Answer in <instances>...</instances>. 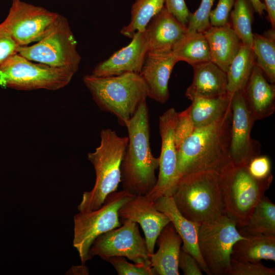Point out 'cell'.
Instances as JSON below:
<instances>
[{"mask_svg": "<svg viewBox=\"0 0 275 275\" xmlns=\"http://www.w3.org/2000/svg\"><path fill=\"white\" fill-rule=\"evenodd\" d=\"M231 110L230 159L235 166L247 165L253 157L260 155L261 144L251 136L255 121L246 105L242 91L232 95Z\"/></svg>", "mask_w": 275, "mask_h": 275, "instance_id": "cell-14", "label": "cell"}, {"mask_svg": "<svg viewBox=\"0 0 275 275\" xmlns=\"http://www.w3.org/2000/svg\"><path fill=\"white\" fill-rule=\"evenodd\" d=\"M125 127L128 143L121 164L123 190L133 196H147L156 183L155 171L159 168V157L151 152L146 101L139 106Z\"/></svg>", "mask_w": 275, "mask_h": 275, "instance_id": "cell-2", "label": "cell"}, {"mask_svg": "<svg viewBox=\"0 0 275 275\" xmlns=\"http://www.w3.org/2000/svg\"><path fill=\"white\" fill-rule=\"evenodd\" d=\"M178 62L172 51L147 52L140 75L148 88V97L161 103L168 100L169 81Z\"/></svg>", "mask_w": 275, "mask_h": 275, "instance_id": "cell-17", "label": "cell"}, {"mask_svg": "<svg viewBox=\"0 0 275 275\" xmlns=\"http://www.w3.org/2000/svg\"><path fill=\"white\" fill-rule=\"evenodd\" d=\"M230 108L212 123L196 128L177 150V182L183 176L200 172L221 174L232 163Z\"/></svg>", "mask_w": 275, "mask_h": 275, "instance_id": "cell-1", "label": "cell"}, {"mask_svg": "<svg viewBox=\"0 0 275 275\" xmlns=\"http://www.w3.org/2000/svg\"><path fill=\"white\" fill-rule=\"evenodd\" d=\"M273 268L265 266L259 262L239 261L231 259L228 275H274Z\"/></svg>", "mask_w": 275, "mask_h": 275, "instance_id": "cell-34", "label": "cell"}, {"mask_svg": "<svg viewBox=\"0 0 275 275\" xmlns=\"http://www.w3.org/2000/svg\"><path fill=\"white\" fill-rule=\"evenodd\" d=\"M252 48L255 64L262 71L271 84L275 82V34L271 29L265 34H253Z\"/></svg>", "mask_w": 275, "mask_h": 275, "instance_id": "cell-29", "label": "cell"}, {"mask_svg": "<svg viewBox=\"0 0 275 275\" xmlns=\"http://www.w3.org/2000/svg\"><path fill=\"white\" fill-rule=\"evenodd\" d=\"M156 242L158 250L150 255L156 275H179L178 260L182 240L170 222L161 231Z\"/></svg>", "mask_w": 275, "mask_h": 275, "instance_id": "cell-23", "label": "cell"}, {"mask_svg": "<svg viewBox=\"0 0 275 275\" xmlns=\"http://www.w3.org/2000/svg\"><path fill=\"white\" fill-rule=\"evenodd\" d=\"M19 47L0 23V65L10 57L18 53Z\"/></svg>", "mask_w": 275, "mask_h": 275, "instance_id": "cell-38", "label": "cell"}, {"mask_svg": "<svg viewBox=\"0 0 275 275\" xmlns=\"http://www.w3.org/2000/svg\"><path fill=\"white\" fill-rule=\"evenodd\" d=\"M244 238L236 222L226 214L199 225L198 246L210 275L228 274L233 248Z\"/></svg>", "mask_w": 275, "mask_h": 275, "instance_id": "cell-10", "label": "cell"}, {"mask_svg": "<svg viewBox=\"0 0 275 275\" xmlns=\"http://www.w3.org/2000/svg\"><path fill=\"white\" fill-rule=\"evenodd\" d=\"M59 14L20 0L13 1L8 15L1 22L19 46L40 40Z\"/></svg>", "mask_w": 275, "mask_h": 275, "instance_id": "cell-12", "label": "cell"}, {"mask_svg": "<svg viewBox=\"0 0 275 275\" xmlns=\"http://www.w3.org/2000/svg\"><path fill=\"white\" fill-rule=\"evenodd\" d=\"M232 96L228 93L212 98H197L189 106L196 128L207 126L222 117L231 107Z\"/></svg>", "mask_w": 275, "mask_h": 275, "instance_id": "cell-25", "label": "cell"}, {"mask_svg": "<svg viewBox=\"0 0 275 275\" xmlns=\"http://www.w3.org/2000/svg\"><path fill=\"white\" fill-rule=\"evenodd\" d=\"M195 129L190 116L189 107L180 113H178L174 131V140L177 150Z\"/></svg>", "mask_w": 275, "mask_h": 275, "instance_id": "cell-35", "label": "cell"}, {"mask_svg": "<svg viewBox=\"0 0 275 275\" xmlns=\"http://www.w3.org/2000/svg\"><path fill=\"white\" fill-rule=\"evenodd\" d=\"M221 177L226 214L236 222L238 227L245 222L265 196L273 177L258 180L249 173L246 165L235 166L232 163Z\"/></svg>", "mask_w": 275, "mask_h": 275, "instance_id": "cell-7", "label": "cell"}, {"mask_svg": "<svg viewBox=\"0 0 275 275\" xmlns=\"http://www.w3.org/2000/svg\"><path fill=\"white\" fill-rule=\"evenodd\" d=\"M266 11L267 12L268 20L270 22L272 29L275 28V0H264Z\"/></svg>", "mask_w": 275, "mask_h": 275, "instance_id": "cell-41", "label": "cell"}, {"mask_svg": "<svg viewBox=\"0 0 275 275\" xmlns=\"http://www.w3.org/2000/svg\"><path fill=\"white\" fill-rule=\"evenodd\" d=\"M105 261L113 266L119 275H156L150 264L131 263L123 257H111Z\"/></svg>", "mask_w": 275, "mask_h": 275, "instance_id": "cell-33", "label": "cell"}, {"mask_svg": "<svg viewBox=\"0 0 275 275\" xmlns=\"http://www.w3.org/2000/svg\"><path fill=\"white\" fill-rule=\"evenodd\" d=\"M255 12L250 0H235L230 14L233 30L242 44L252 47V23Z\"/></svg>", "mask_w": 275, "mask_h": 275, "instance_id": "cell-31", "label": "cell"}, {"mask_svg": "<svg viewBox=\"0 0 275 275\" xmlns=\"http://www.w3.org/2000/svg\"><path fill=\"white\" fill-rule=\"evenodd\" d=\"M134 196L124 190L115 191L106 197L98 209L74 215L73 244L82 264L91 259L89 251L95 240L121 225L119 211Z\"/></svg>", "mask_w": 275, "mask_h": 275, "instance_id": "cell-9", "label": "cell"}, {"mask_svg": "<svg viewBox=\"0 0 275 275\" xmlns=\"http://www.w3.org/2000/svg\"><path fill=\"white\" fill-rule=\"evenodd\" d=\"M242 93L255 121L269 117L274 112L275 86L267 81L256 64Z\"/></svg>", "mask_w": 275, "mask_h": 275, "instance_id": "cell-20", "label": "cell"}, {"mask_svg": "<svg viewBox=\"0 0 275 275\" xmlns=\"http://www.w3.org/2000/svg\"><path fill=\"white\" fill-rule=\"evenodd\" d=\"M72 270V272L74 274H89L88 268L84 265L82 264L80 266H74L73 268L70 269Z\"/></svg>", "mask_w": 275, "mask_h": 275, "instance_id": "cell-43", "label": "cell"}, {"mask_svg": "<svg viewBox=\"0 0 275 275\" xmlns=\"http://www.w3.org/2000/svg\"><path fill=\"white\" fill-rule=\"evenodd\" d=\"M178 266L185 275H202V270L195 258L181 248Z\"/></svg>", "mask_w": 275, "mask_h": 275, "instance_id": "cell-39", "label": "cell"}, {"mask_svg": "<svg viewBox=\"0 0 275 275\" xmlns=\"http://www.w3.org/2000/svg\"><path fill=\"white\" fill-rule=\"evenodd\" d=\"M237 228L242 235L275 236V205L264 196L245 222Z\"/></svg>", "mask_w": 275, "mask_h": 275, "instance_id": "cell-27", "label": "cell"}, {"mask_svg": "<svg viewBox=\"0 0 275 275\" xmlns=\"http://www.w3.org/2000/svg\"><path fill=\"white\" fill-rule=\"evenodd\" d=\"M128 143V136H120L109 128L100 132V143L88 159L93 164L96 179L93 188L84 193L77 206L79 212L100 208L106 197L117 191L121 180V164Z\"/></svg>", "mask_w": 275, "mask_h": 275, "instance_id": "cell-5", "label": "cell"}, {"mask_svg": "<svg viewBox=\"0 0 275 275\" xmlns=\"http://www.w3.org/2000/svg\"><path fill=\"white\" fill-rule=\"evenodd\" d=\"M254 7L255 12L258 14L259 15L262 16L264 11H266V7L264 3H262L261 0H250Z\"/></svg>", "mask_w": 275, "mask_h": 275, "instance_id": "cell-42", "label": "cell"}, {"mask_svg": "<svg viewBox=\"0 0 275 275\" xmlns=\"http://www.w3.org/2000/svg\"><path fill=\"white\" fill-rule=\"evenodd\" d=\"M177 114L175 108H170L159 118V130L161 140L159 157V172L155 186L146 196L153 202L162 196H171L177 183V150L174 140Z\"/></svg>", "mask_w": 275, "mask_h": 275, "instance_id": "cell-13", "label": "cell"}, {"mask_svg": "<svg viewBox=\"0 0 275 275\" xmlns=\"http://www.w3.org/2000/svg\"><path fill=\"white\" fill-rule=\"evenodd\" d=\"M215 0H201L199 8L190 13L187 30L188 32H203L211 26L210 13Z\"/></svg>", "mask_w": 275, "mask_h": 275, "instance_id": "cell-32", "label": "cell"}, {"mask_svg": "<svg viewBox=\"0 0 275 275\" xmlns=\"http://www.w3.org/2000/svg\"><path fill=\"white\" fill-rule=\"evenodd\" d=\"M13 1H17V0H12Z\"/></svg>", "mask_w": 275, "mask_h": 275, "instance_id": "cell-44", "label": "cell"}, {"mask_svg": "<svg viewBox=\"0 0 275 275\" xmlns=\"http://www.w3.org/2000/svg\"><path fill=\"white\" fill-rule=\"evenodd\" d=\"M85 85L100 109L108 112L125 126L139 106L148 97V88L140 74L84 76Z\"/></svg>", "mask_w": 275, "mask_h": 275, "instance_id": "cell-4", "label": "cell"}, {"mask_svg": "<svg viewBox=\"0 0 275 275\" xmlns=\"http://www.w3.org/2000/svg\"><path fill=\"white\" fill-rule=\"evenodd\" d=\"M208 44L210 61L225 72L243 44L229 22L211 26L203 32Z\"/></svg>", "mask_w": 275, "mask_h": 275, "instance_id": "cell-22", "label": "cell"}, {"mask_svg": "<svg viewBox=\"0 0 275 275\" xmlns=\"http://www.w3.org/2000/svg\"><path fill=\"white\" fill-rule=\"evenodd\" d=\"M122 225L98 236L91 245L92 259L98 256L105 260L114 256L127 258L137 264H150L145 240L141 236L139 224L129 219Z\"/></svg>", "mask_w": 275, "mask_h": 275, "instance_id": "cell-11", "label": "cell"}, {"mask_svg": "<svg viewBox=\"0 0 275 275\" xmlns=\"http://www.w3.org/2000/svg\"><path fill=\"white\" fill-rule=\"evenodd\" d=\"M249 173L255 178L263 180L273 177L271 173V163L270 158L266 155H257L247 164Z\"/></svg>", "mask_w": 275, "mask_h": 275, "instance_id": "cell-36", "label": "cell"}, {"mask_svg": "<svg viewBox=\"0 0 275 275\" xmlns=\"http://www.w3.org/2000/svg\"><path fill=\"white\" fill-rule=\"evenodd\" d=\"M156 208L170 219L176 232L182 239V248L193 256L202 270L210 275L200 254L198 242L199 224L188 220L177 209L172 196H164L154 202Z\"/></svg>", "mask_w": 275, "mask_h": 275, "instance_id": "cell-19", "label": "cell"}, {"mask_svg": "<svg viewBox=\"0 0 275 275\" xmlns=\"http://www.w3.org/2000/svg\"><path fill=\"white\" fill-rule=\"evenodd\" d=\"M243 235L245 238L237 241L233 248L231 259L247 262L275 261V236Z\"/></svg>", "mask_w": 275, "mask_h": 275, "instance_id": "cell-24", "label": "cell"}, {"mask_svg": "<svg viewBox=\"0 0 275 275\" xmlns=\"http://www.w3.org/2000/svg\"><path fill=\"white\" fill-rule=\"evenodd\" d=\"M171 196L181 214L199 224L226 214L221 174L215 172H200L182 176Z\"/></svg>", "mask_w": 275, "mask_h": 275, "instance_id": "cell-3", "label": "cell"}, {"mask_svg": "<svg viewBox=\"0 0 275 275\" xmlns=\"http://www.w3.org/2000/svg\"><path fill=\"white\" fill-rule=\"evenodd\" d=\"M255 64V56L252 47L242 44L226 72L228 94L232 95L243 91Z\"/></svg>", "mask_w": 275, "mask_h": 275, "instance_id": "cell-28", "label": "cell"}, {"mask_svg": "<svg viewBox=\"0 0 275 275\" xmlns=\"http://www.w3.org/2000/svg\"><path fill=\"white\" fill-rule=\"evenodd\" d=\"M235 0H218L216 7L210 13L211 26H220L229 23Z\"/></svg>", "mask_w": 275, "mask_h": 275, "instance_id": "cell-37", "label": "cell"}, {"mask_svg": "<svg viewBox=\"0 0 275 275\" xmlns=\"http://www.w3.org/2000/svg\"><path fill=\"white\" fill-rule=\"evenodd\" d=\"M194 70L192 83L185 92L192 101L197 98H212L227 93L226 72L211 61L193 67Z\"/></svg>", "mask_w": 275, "mask_h": 275, "instance_id": "cell-21", "label": "cell"}, {"mask_svg": "<svg viewBox=\"0 0 275 275\" xmlns=\"http://www.w3.org/2000/svg\"><path fill=\"white\" fill-rule=\"evenodd\" d=\"M187 30V26L182 24L164 6L145 28L144 33L147 41L148 52L172 51Z\"/></svg>", "mask_w": 275, "mask_h": 275, "instance_id": "cell-18", "label": "cell"}, {"mask_svg": "<svg viewBox=\"0 0 275 275\" xmlns=\"http://www.w3.org/2000/svg\"><path fill=\"white\" fill-rule=\"evenodd\" d=\"M74 75L66 69L33 62L17 53L0 65V86L23 91H55L68 85Z\"/></svg>", "mask_w": 275, "mask_h": 275, "instance_id": "cell-8", "label": "cell"}, {"mask_svg": "<svg viewBox=\"0 0 275 275\" xmlns=\"http://www.w3.org/2000/svg\"><path fill=\"white\" fill-rule=\"evenodd\" d=\"M147 52L148 44L144 32H136L127 45L98 63L91 74L105 77L126 73L140 74Z\"/></svg>", "mask_w": 275, "mask_h": 275, "instance_id": "cell-16", "label": "cell"}, {"mask_svg": "<svg viewBox=\"0 0 275 275\" xmlns=\"http://www.w3.org/2000/svg\"><path fill=\"white\" fill-rule=\"evenodd\" d=\"M77 44L67 19L59 14L40 40L30 46H20L18 53L30 61L75 74L81 61Z\"/></svg>", "mask_w": 275, "mask_h": 275, "instance_id": "cell-6", "label": "cell"}, {"mask_svg": "<svg viewBox=\"0 0 275 275\" xmlns=\"http://www.w3.org/2000/svg\"><path fill=\"white\" fill-rule=\"evenodd\" d=\"M166 9L184 25L187 26L189 12L184 0H164Z\"/></svg>", "mask_w": 275, "mask_h": 275, "instance_id": "cell-40", "label": "cell"}, {"mask_svg": "<svg viewBox=\"0 0 275 275\" xmlns=\"http://www.w3.org/2000/svg\"><path fill=\"white\" fill-rule=\"evenodd\" d=\"M164 6V0H136L131 7L130 21L121 33L131 39L136 32H144L150 20Z\"/></svg>", "mask_w": 275, "mask_h": 275, "instance_id": "cell-30", "label": "cell"}, {"mask_svg": "<svg viewBox=\"0 0 275 275\" xmlns=\"http://www.w3.org/2000/svg\"><path fill=\"white\" fill-rule=\"evenodd\" d=\"M172 52L178 62L184 61L193 67L210 61L208 44L203 32L187 30L175 45Z\"/></svg>", "mask_w": 275, "mask_h": 275, "instance_id": "cell-26", "label": "cell"}, {"mask_svg": "<svg viewBox=\"0 0 275 275\" xmlns=\"http://www.w3.org/2000/svg\"><path fill=\"white\" fill-rule=\"evenodd\" d=\"M121 220L129 219L142 227L149 256L154 253L156 240L162 229L171 222L157 210L154 202L146 196H135L119 211Z\"/></svg>", "mask_w": 275, "mask_h": 275, "instance_id": "cell-15", "label": "cell"}]
</instances>
